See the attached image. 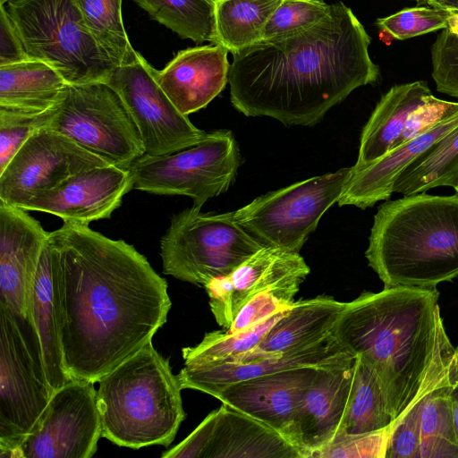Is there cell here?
<instances>
[{
  "label": "cell",
  "mask_w": 458,
  "mask_h": 458,
  "mask_svg": "<svg viewBox=\"0 0 458 458\" xmlns=\"http://www.w3.org/2000/svg\"><path fill=\"white\" fill-rule=\"evenodd\" d=\"M93 382L72 378L55 390L15 458H90L102 437Z\"/></svg>",
  "instance_id": "4fadbf2b"
},
{
  "label": "cell",
  "mask_w": 458,
  "mask_h": 458,
  "mask_svg": "<svg viewBox=\"0 0 458 458\" xmlns=\"http://www.w3.org/2000/svg\"><path fill=\"white\" fill-rule=\"evenodd\" d=\"M310 267L299 252L263 246L230 275L235 315L255 294L270 290L294 301Z\"/></svg>",
  "instance_id": "cb8c5ba5"
},
{
  "label": "cell",
  "mask_w": 458,
  "mask_h": 458,
  "mask_svg": "<svg viewBox=\"0 0 458 458\" xmlns=\"http://www.w3.org/2000/svg\"><path fill=\"white\" fill-rule=\"evenodd\" d=\"M371 38L351 8L331 4L315 25L233 55L230 100L246 116L314 126L352 91L378 80Z\"/></svg>",
  "instance_id": "7a4b0ae2"
},
{
  "label": "cell",
  "mask_w": 458,
  "mask_h": 458,
  "mask_svg": "<svg viewBox=\"0 0 458 458\" xmlns=\"http://www.w3.org/2000/svg\"><path fill=\"white\" fill-rule=\"evenodd\" d=\"M212 2H214L216 4V2L219 1V0H211Z\"/></svg>",
  "instance_id": "f5cc1de1"
},
{
  "label": "cell",
  "mask_w": 458,
  "mask_h": 458,
  "mask_svg": "<svg viewBox=\"0 0 458 458\" xmlns=\"http://www.w3.org/2000/svg\"><path fill=\"white\" fill-rule=\"evenodd\" d=\"M355 356L346 351L331 333L310 346L285 352L248 363H221L184 367L177 374L182 389H193L216 397L235 383L281 370L317 368L331 369L352 364Z\"/></svg>",
  "instance_id": "e0dca14e"
},
{
  "label": "cell",
  "mask_w": 458,
  "mask_h": 458,
  "mask_svg": "<svg viewBox=\"0 0 458 458\" xmlns=\"http://www.w3.org/2000/svg\"><path fill=\"white\" fill-rule=\"evenodd\" d=\"M49 232L27 210L0 201V304L30 318L33 282Z\"/></svg>",
  "instance_id": "2e32d148"
},
{
  "label": "cell",
  "mask_w": 458,
  "mask_h": 458,
  "mask_svg": "<svg viewBox=\"0 0 458 458\" xmlns=\"http://www.w3.org/2000/svg\"><path fill=\"white\" fill-rule=\"evenodd\" d=\"M457 114L458 102L442 100L432 94L428 96L424 103L410 114L405 128L394 148Z\"/></svg>",
  "instance_id": "b9f144b4"
},
{
  "label": "cell",
  "mask_w": 458,
  "mask_h": 458,
  "mask_svg": "<svg viewBox=\"0 0 458 458\" xmlns=\"http://www.w3.org/2000/svg\"><path fill=\"white\" fill-rule=\"evenodd\" d=\"M390 287H436L458 276V194L425 192L381 204L365 252Z\"/></svg>",
  "instance_id": "277c9868"
},
{
  "label": "cell",
  "mask_w": 458,
  "mask_h": 458,
  "mask_svg": "<svg viewBox=\"0 0 458 458\" xmlns=\"http://www.w3.org/2000/svg\"><path fill=\"white\" fill-rule=\"evenodd\" d=\"M242 164L238 144L229 130L207 132L198 144L162 156L144 154L129 171L133 189L157 195L189 197L201 208L233 183Z\"/></svg>",
  "instance_id": "30bf717a"
},
{
  "label": "cell",
  "mask_w": 458,
  "mask_h": 458,
  "mask_svg": "<svg viewBox=\"0 0 458 458\" xmlns=\"http://www.w3.org/2000/svg\"><path fill=\"white\" fill-rule=\"evenodd\" d=\"M355 360V359H354ZM352 366L319 369L297 411L292 444L303 458L328 445L342 431L352 384Z\"/></svg>",
  "instance_id": "d6986e66"
},
{
  "label": "cell",
  "mask_w": 458,
  "mask_h": 458,
  "mask_svg": "<svg viewBox=\"0 0 458 458\" xmlns=\"http://www.w3.org/2000/svg\"><path fill=\"white\" fill-rule=\"evenodd\" d=\"M450 32L458 36V12H452L448 21L447 28Z\"/></svg>",
  "instance_id": "681fc988"
},
{
  "label": "cell",
  "mask_w": 458,
  "mask_h": 458,
  "mask_svg": "<svg viewBox=\"0 0 458 458\" xmlns=\"http://www.w3.org/2000/svg\"><path fill=\"white\" fill-rule=\"evenodd\" d=\"M284 0H219L215 4L216 44L232 55L259 42Z\"/></svg>",
  "instance_id": "83f0119b"
},
{
  "label": "cell",
  "mask_w": 458,
  "mask_h": 458,
  "mask_svg": "<svg viewBox=\"0 0 458 458\" xmlns=\"http://www.w3.org/2000/svg\"><path fill=\"white\" fill-rule=\"evenodd\" d=\"M447 382L451 386L458 385V348L454 349L448 367Z\"/></svg>",
  "instance_id": "c3c4849f"
},
{
  "label": "cell",
  "mask_w": 458,
  "mask_h": 458,
  "mask_svg": "<svg viewBox=\"0 0 458 458\" xmlns=\"http://www.w3.org/2000/svg\"><path fill=\"white\" fill-rule=\"evenodd\" d=\"M98 383L102 437L132 449L170 445L186 416L182 388L152 342Z\"/></svg>",
  "instance_id": "5b68a950"
},
{
  "label": "cell",
  "mask_w": 458,
  "mask_h": 458,
  "mask_svg": "<svg viewBox=\"0 0 458 458\" xmlns=\"http://www.w3.org/2000/svg\"><path fill=\"white\" fill-rule=\"evenodd\" d=\"M419 4H428L432 7L458 12V0H418Z\"/></svg>",
  "instance_id": "7dc6e473"
},
{
  "label": "cell",
  "mask_w": 458,
  "mask_h": 458,
  "mask_svg": "<svg viewBox=\"0 0 458 458\" xmlns=\"http://www.w3.org/2000/svg\"><path fill=\"white\" fill-rule=\"evenodd\" d=\"M447 378L421 398L420 458H458Z\"/></svg>",
  "instance_id": "4dcf8cb0"
},
{
  "label": "cell",
  "mask_w": 458,
  "mask_h": 458,
  "mask_svg": "<svg viewBox=\"0 0 458 458\" xmlns=\"http://www.w3.org/2000/svg\"><path fill=\"white\" fill-rule=\"evenodd\" d=\"M422 396L390 426L385 458H420V412Z\"/></svg>",
  "instance_id": "ab89813d"
},
{
  "label": "cell",
  "mask_w": 458,
  "mask_h": 458,
  "mask_svg": "<svg viewBox=\"0 0 458 458\" xmlns=\"http://www.w3.org/2000/svg\"><path fill=\"white\" fill-rule=\"evenodd\" d=\"M52 395L30 318L0 304V457L15 458Z\"/></svg>",
  "instance_id": "ba28073f"
},
{
  "label": "cell",
  "mask_w": 458,
  "mask_h": 458,
  "mask_svg": "<svg viewBox=\"0 0 458 458\" xmlns=\"http://www.w3.org/2000/svg\"><path fill=\"white\" fill-rule=\"evenodd\" d=\"M111 165L129 166L145 154L123 100L106 82L66 84L46 127Z\"/></svg>",
  "instance_id": "9c48e42d"
},
{
  "label": "cell",
  "mask_w": 458,
  "mask_h": 458,
  "mask_svg": "<svg viewBox=\"0 0 458 458\" xmlns=\"http://www.w3.org/2000/svg\"><path fill=\"white\" fill-rule=\"evenodd\" d=\"M352 384L344 425L339 435L385 430L394 423L382 385L374 369L356 356Z\"/></svg>",
  "instance_id": "f1b7e54d"
},
{
  "label": "cell",
  "mask_w": 458,
  "mask_h": 458,
  "mask_svg": "<svg viewBox=\"0 0 458 458\" xmlns=\"http://www.w3.org/2000/svg\"><path fill=\"white\" fill-rule=\"evenodd\" d=\"M67 83L49 64L38 60L0 66V106L44 112L58 101Z\"/></svg>",
  "instance_id": "4316f807"
},
{
  "label": "cell",
  "mask_w": 458,
  "mask_h": 458,
  "mask_svg": "<svg viewBox=\"0 0 458 458\" xmlns=\"http://www.w3.org/2000/svg\"><path fill=\"white\" fill-rule=\"evenodd\" d=\"M344 305L326 294L294 301L257 347L223 363L252 362L323 341L331 335Z\"/></svg>",
  "instance_id": "44dd1931"
},
{
  "label": "cell",
  "mask_w": 458,
  "mask_h": 458,
  "mask_svg": "<svg viewBox=\"0 0 458 458\" xmlns=\"http://www.w3.org/2000/svg\"><path fill=\"white\" fill-rule=\"evenodd\" d=\"M206 289L210 310L224 329L229 330L235 318L234 288L230 275L217 276L208 283Z\"/></svg>",
  "instance_id": "7bdbcfd3"
},
{
  "label": "cell",
  "mask_w": 458,
  "mask_h": 458,
  "mask_svg": "<svg viewBox=\"0 0 458 458\" xmlns=\"http://www.w3.org/2000/svg\"><path fill=\"white\" fill-rule=\"evenodd\" d=\"M436 287L363 292L345 302L332 334L376 372L394 423L447 378L454 348L445 333Z\"/></svg>",
  "instance_id": "3957f363"
},
{
  "label": "cell",
  "mask_w": 458,
  "mask_h": 458,
  "mask_svg": "<svg viewBox=\"0 0 458 458\" xmlns=\"http://www.w3.org/2000/svg\"><path fill=\"white\" fill-rule=\"evenodd\" d=\"M352 173L344 167L267 192L233 211L234 219L263 246L299 252Z\"/></svg>",
  "instance_id": "8fae6325"
},
{
  "label": "cell",
  "mask_w": 458,
  "mask_h": 458,
  "mask_svg": "<svg viewBox=\"0 0 458 458\" xmlns=\"http://www.w3.org/2000/svg\"><path fill=\"white\" fill-rule=\"evenodd\" d=\"M390 428L359 435H338L328 445L311 454V457L328 458H385Z\"/></svg>",
  "instance_id": "f35d334b"
},
{
  "label": "cell",
  "mask_w": 458,
  "mask_h": 458,
  "mask_svg": "<svg viewBox=\"0 0 458 458\" xmlns=\"http://www.w3.org/2000/svg\"><path fill=\"white\" fill-rule=\"evenodd\" d=\"M430 50L431 75L437 91L458 98V36L442 30Z\"/></svg>",
  "instance_id": "74e56055"
},
{
  "label": "cell",
  "mask_w": 458,
  "mask_h": 458,
  "mask_svg": "<svg viewBox=\"0 0 458 458\" xmlns=\"http://www.w3.org/2000/svg\"><path fill=\"white\" fill-rule=\"evenodd\" d=\"M202 458H303L281 433L225 404Z\"/></svg>",
  "instance_id": "603a6c76"
},
{
  "label": "cell",
  "mask_w": 458,
  "mask_h": 458,
  "mask_svg": "<svg viewBox=\"0 0 458 458\" xmlns=\"http://www.w3.org/2000/svg\"><path fill=\"white\" fill-rule=\"evenodd\" d=\"M318 369H286L241 381L222 390L216 398L272 427L292 444L297 411Z\"/></svg>",
  "instance_id": "ac0fdd59"
},
{
  "label": "cell",
  "mask_w": 458,
  "mask_h": 458,
  "mask_svg": "<svg viewBox=\"0 0 458 458\" xmlns=\"http://www.w3.org/2000/svg\"><path fill=\"white\" fill-rule=\"evenodd\" d=\"M452 12L437 7L404 8L377 20V25L394 38L403 40L447 28Z\"/></svg>",
  "instance_id": "8d00e7d4"
},
{
  "label": "cell",
  "mask_w": 458,
  "mask_h": 458,
  "mask_svg": "<svg viewBox=\"0 0 458 458\" xmlns=\"http://www.w3.org/2000/svg\"><path fill=\"white\" fill-rule=\"evenodd\" d=\"M200 209L192 206L171 217L160 255L165 275L204 287L231 274L263 245L234 219L233 211Z\"/></svg>",
  "instance_id": "52a82bcc"
},
{
  "label": "cell",
  "mask_w": 458,
  "mask_h": 458,
  "mask_svg": "<svg viewBox=\"0 0 458 458\" xmlns=\"http://www.w3.org/2000/svg\"><path fill=\"white\" fill-rule=\"evenodd\" d=\"M293 302L270 290L260 292L238 310L228 331L238 333L247 330L271 316L290 309Z\"/></svg>",
  "instance_id": "60d3db41"
},
{
  "label": "cell",
  "mask_w": 458,
  "mask_h": 458,
  "mask_svg": "<svg viewBox=\"0 0 458 458\" xmlns=\"http://www.w3.org/2000/svg\"><path fill=\"white\" fill-rule=\"evenodd\" d=\"M151 19L182 38L216 44L215 3L211 0H134Z\"/></svg>",
  "instance_id": "1f68e13d"
},
{
  "label": "cell",
  "mask_w": 458,
  "mask_h": 458,
  "mask_svg": "<svg viewBox=\"0 0 458 458\" xmlns=\"http://www.w3.org/2000/svg\"><path fill=\"white\" fill-rule=\"evenodd\" d=\"M449 399L453 416L454 428L458 440V385L451 386Z\"/></svg>",
  "instance_id": "bcb514c9"
},
{
  "label": "cell",
  "mask_w": 458,
  "mask_h": 458,
  "mask_svg": "<svg viewBox=\"0 0 458 458\" xmlns=\"http://www.w3.org/2000/svg\"><path fill=\"white\" fill-rule=\"evenodd\" d=\"M67 136L44 128L21 146L0 173V201L21 208L85 170L108 165Z\"/></svg>",
  "instance_id": "5bb4252c"
},
{
  "label": "cell",
  "mask_w": 458,
  "mask_h": 458,
  "mask_svg": "<svg viewBox=\"0 0 458 458\" xmlns=\"http://www.w3.org/2000/svg\"><path fill=\"white\" fill-rule=\"evenodd\" d=\"M0 6L28 57L52 66L67 84L106 82L118 65L98 47L74 0H8Z\"/></svg>",
  "instance_id": "8992f818"
},
{
  "label": "cell",
  "mask_w": 458,
  "mask_h": 458,
  "mask_svg": "<svg viewBox=\"0 0 458 458\" xmlns=\"http://www.w3.org/2000/svg\"><path fill=\"white\" fill-rule=\"evenodd\" d=\"M228 53L212 43L189 47L155 71L158 84L182 114L206 107L229 83Z\"/></svg>",
  "instance_id": "ffe728a7"
},
{
  "label": "cell",
  "mask_w": 458,
  "mask_h": 458,
  "mask_svg": "<svg viewBox=\"0 0 458 458\" xmlns=\"http://www.w3.org/2000/svg\"><path fill=\"white\" fill-rule=\"evenodd\" d=\"M30 60L19 35L0 6V66Z\"/></svg>",
  "instance_id": "f6af8a7d"
},
{
  "label": "cell",
  "mask_w": 458,
  "mask_h": 458,
  "mask_svg": "<svg viewBox=\"0 0 458 458\" xmlns=\"http://www.w3.org/2000/svg\"><path fill=\"white\" fill-rule=\"evenodd\" d=\"M431 94L426 81H417L394 85L383 95L362 129L353 171L367 167L393 149L410 114Z\"/></svg>",
  "instance_id": "d4e9b609"
},
{
  "label": "cell",
  "mask_w": 458,
  "mask_h": 458,
  "mask_svg": "<svg viewBox=\"0 0 458 458\" xmlns=\"http://www.w3.org/2000/svg\"><path fill=\"white\" fill-rule=\"evenodd\" d=\"M153 68L136 51L117 65L107 83L123 100L141 137L145 154L162 156L194 146L207 135L182 114L158 84Z\"/></svg>",
  "instance_id": "7c38bea8"
},
{
  "label": "cell",
  "mask_w": 458,
  "mask_h": 458,
  "mask_svg": "<svg viewBox=\"0 0 458 458\" xmlns=\"http://www.w3.org/2000/svg\"><path fill=\"white\" fill-rule=\"evenodd\" d=\"M218 409L210 412L180 444L164 452L162 458H202L214 431Z\"/></svg>",
  "instance_id": "ee69618b"
},
{
  "label": "cell",
  "mask_w": 458,
  "mask_h": 458,
  "mask_svg": "<svg viewBox=\"0 0 458 458\" xmlns=\"http://www.w3.org/2000/svg\"><path fill=\"white\" fill-rule=\"evenodd\" d=\"M416 1H418V0H416Z\"/></svg>",
  "instance_id": "db71d44e"
},
{
  "label": "cell",
  "mask_w": 458,
  "mask_h": 458,
  "mask_svg": "<svg viewBox=\"0 0 458 458\" xmlns=\"http://www.w3.org/2000/svg\"><path fill=\"white\" fill-rule=\"evenodd\" d=\"M458 126V114L410 139L367 167L352 173L337 204L365 209L388 199L401 173L432 144Z\"/></svg>",
  "instance_id": "7402d4cb"
},
{
  "label": "cell",
  "mask_w": 458,
  "mask_h": 458,
  "mask_svg": "<svg viewBox=\"0 0 458 458\" xmlns=\"http://www.w3.org/2000/svg\"><path fill=\"white\" fill-rule=\"evenodd\" d=\"M454 190H455V193L458 194V186Z\"/></svg>",
  "instance_id": "816d5d0a"
},
{
  "label": "cell",
  "mask_w": 458,
  "mask_h": 458,
  "mask_svg": "<svg viewBox=\"0 0 458 458\" xmlns=\"http://www.w3.org/2000/svg\"><path fill=\"white\" fill-rule=\"evenodd\" d=\"M54 107L37 113L0 106V173L31 135L47 127Z\"/></svg>",
  "instance_id": "e575fe53"
},
{
  "label": "cell",
  "mask_w": 458,
  "mask_h": 458,
  "mask_svg": "<svg viewBox=\"0 0 458 458\" xmlns=\"http://www.w3.org/2000/svg\"><path fill=\"white\" fill-rule=\"evenodd\" d=\"M458 186V126L432 144L399 175L393 193L409 196L438 187Z\"/></svg>",
  "instance_id": "f546056e"
},
{
  "label": "cell",
  "mask_w": 458,
  "mask_h": 458,
  "mask_svg": "<svg viewBox=\"0 0 458 458\" xmlns=\"http://www.w3.org/2000/svg\"><path fill=\"white\" fill-rule=\"evenodd\" d=\"M330 7L323 0H284L267 22L263 39L304 30L325 18Z\"/></svg>",
  "instance_id": "d590c367"
},
{
  "label": "cell",
  "mask_w": 458,
  "mask_h": 458,
  "mask_svg": "<svg viewBox=\"0 0 458 458\" xmlns=\"http://www.w3.org/2000/svg\"><path fill=\"white\" fill-rule=\"evenodd\" d=\"M284 312L285 310L280 311L258 325L238 333H231L226 329L207 333L202 341L195 346L182 349L184 367L216 365L254 349Z\"/></svg>",
  "instance_id": "d6a6232c"
},
{
  "label": "cell",
  "mask_w": 458,
  "mask_h": 458,
  "mask_svg": "<svg viewBox=\"0 0 458 458\" xmlns=\"http://www.w3.org/2000/svg\"><path fill=\"white\" fill-rule=\"evenodd\" d=\"M41 344L47 379L52 394L70 379L59 335L55 270L49 237L42 250L30 300V316Z\"/></svg>",
  "instance_id": "484cf974"
},
{
  "label": "cell",
  "mask_w": 458,
  "mask_h": 458,
  "mask_svg": "<svg viewBox=\"0 0 458 458\" xmlns=\"http://www.w3.org/2000/svg\"><path fill=\"white\" fill-rule=\"evenodd\" d=\"M8 0H0V4H4L5 2H7Z\"/></svg>",
  "instance_id": "f907efd6"
},
{
  "label": "cell",
  "mask_w": 458,
  "mask_h": 458,
  "mask_svg": "<svg viewBox=\"0 0 458 458\" xmlns=\"http://www.w3.org/2000/svg\"><path fill=\"white\" fill-rule=\"evenodd\" d=\"M60 342L70 378L98 382L167 320V282L123 240L89 225L49 232Z\"/></svg>",
  "instance_id": "6da1fadb"
},
{
  "label": "cell",
  "mask_w": 458,
  "mask_h": 458,
  "mask_svg": "<svg viewBox=\"0 0 458 458\" xmlns=\"http://www.w3.org/2000/svg\"><path fill=\"white\" fill-rule=\"evenodd\" d=\"M131 189L133 181L128 168L111 165L98 166L35 195L21 208L49 213L64 222L89 225L109 218Z\"/></svg>",
  "instance_id": "9a60e30c"
},
{
  "label": "cell",
  "mask_w": 458,
  "mask_h": 458,
  "mask_svg": "<svg viewBox=\"0 0 458 458\" xmlns=\"http://www.w3.org/2000/svg\"><path fill=\"white\" fill-rule=\"evenodd\" d=\"M122 1L74 0L98 47L118 65L131 61L136 53L124 30Z\"/></svg>",
  "instance_id": "836d02e7"
}]
</instances>
